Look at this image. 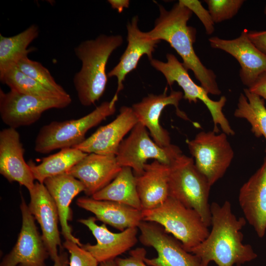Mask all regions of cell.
<instances>
[{
  "label": "cell",
  "mask_w": 266,
  "mask_h": 266,
  "mask_svg": "<svg viewBox=\"0 0 266 266\" xmlns=\"http://www.w3.org/2000/svg\"><path fill=\"white\" fill-rule=\"evenodd\" d=\"M187 7L194 13L202 23L206 33L210 35L214 31V24L208 10H206L198 0H180Z\"/></svg>",
  "instance_id": "d6a6232c"
},
{
  "label": "cell",
  "mask_w": 266,
  "mask_h": 266,
  "mask_svg": "<svg viewBox=\"0 0 266 266\" xmlns=\"http://www.w3.org/2000/svg\"><path fill=\"white\" fill-rule=\"evenodd\" d=\"M227 135L223 132L201 131L194 139L186 140L195 166L211 186L224 176L234 157Z\"/></svg>",
  "instance_id": "9c48e42d"
},
{
  "label": "cell",
  "mask_w": 266,
  "mask_h": 266,
  "mask_svg": "<svg viewBox=\"0 0 266 266\" xmlns=\"http://www.w3.org/2000/svg\"><path fill=\"white\" fill-rule=\"evenodd\" d=\"M182 98V92L171 91L168 95L166 88L163 94L158 95L150 94L132 106L138 122L149 130L153 140L160 146L166 147L171 144L169 133L160 122L161 113L166 106L173 105L178 117L185 120H189L186 113L178 107Z\"/></svg>",
  "instance_id": "5bb4252c"
},
{
  "label": "cell",
  "mask_w": 266,
  "mask_h": 266,
  "mask_svg": "<svg viewBox=\"0 0 266 266\" xmlns=\"http://www.w3.org/2000/svg\"><path fill=\"white\" fill-rule=\"evenodd\" d=\"M112 8L116 9L119 13H121L125 8L129 6L130 1L128 0H109Z\"/></svg>",
  "instance_id": "8d00e7d4"
},
{
  "label": "cell",
  "mask_w": 266,
  "mask_h": 266,
  "mask_svg": "<svg viewBox=\"0 0 266 266\" xmlns=\"http://www.w3.org/2000/svg\"><path fill=\"white\" fill-rule=\"evenodd\" d=\"M38 34V27L34 24L12 36H4L0 34V76L16 66L21 58L34 50L28 47Z\"/></svg>",
  "instance_id": "484cf974"
},
{
  "label": "cell",
  "mask_w": 266,
  "mask_h": 266,
  "mask_svg": "<svg viewBox=\"0 0 266 266\" xmlns=\"http://www.w3.org/2000/svg\"><path fill=\"white\" fill-rule=\"evenodd\" d=\"M123 41L120 35L101 34L95 39L82 41L74 49L82 66L75 74L73 82L82 105L95 104L103 94L107 82V63L111 54Z\"/></svg>",
  "instance_id": "3957f363"
},
{
  "label": "cell",
  "mask_w": 266,
  "mask_h": 266,
  "mask_svg": "<svg viewBox=\"0 0 266 266\" xmlns=\"http://www.w3.org/2000/svg\"><path fill=\"white\" fill-rule=\"evenodd\" d=\"M118 99L102 102L93 111L77 119L52 121L39 130L35 141L34 150L47 154L58 149L73 148L85 140L87 132L107 117L114 114Z\"/></svg>",
  "instance_id": "277c9868"
},
{
  "label": "cell",
  "mask_w": 266,
  "mask_h": 266,
  "mask_svg": "<svg viewBox=\"0 0 266 266\" xmlns=\"http://www.w3.org/2000/svg\"><path fill=\"white\" fill-rule=\"evenodd\" d=\"M22 223L17 242L0 266H46L48 252L35 224L34 218L21 196Z\"/></svg>",
  "instance_id": "7c38bea8"
},
{
  "label": "cell",
  "mask_w": 266,
  "mask_h": 266,
  "mask_svg": "<svg viewBox=\"0 0 266 266\" xmlns=\"http://www.w3.org/2000/svg\"><path fill=\"white\" fill-rule=\"evenodd\" d=\"M92 198L97 200L119 202L142 210L136 188L135 176L129 167H122L116 177Z\"/></svg>",
  "instance_id": "d4e9b609"
},
{
  "label": "cell",
  "mask_w": 266,
  "mask_h": 266,
  "mask_svg": "<svg viewBox=\"0 0 266 266\" xmlns=\"http://www.w3.org/2000/svg\"><path fill=\"white\" fill-rule=\"evenodd\" d=\"M146 255V250L144 248L138 247L131 250L128 257H117L115 262L117 266H148L144 261Z\"/></svg>",
  "instance_id": "836d02e7"
},
{
  "label": "cell",
  "mask_w": 266,
  "mask_h": 266,
  "mask_svg": "<svg viewBox=\"0 0 266 266\" xmlns=\"http://www.w3.org/2000/svg\"><path fill=\"white\" fill-rule=\"evenodd\" d=\"M211 186L192 158L182 154L170 165L168 196L196 211L208 227L211 218L209 203Z\"/></svg>",
  "instance_id": "5b68a950"
},
{
  "label": "cell",
  "mask_w": 266,
  "mask_h": 266,
  "mask_svg": "<svg viewBox=\"0 0 266 266\" xmlns=\"http://www.w3.org/2000/svg\"><path fill=\"white\" fill-rule=\"evenodd\" d=\"M71 102L70 95L42 98L25 95L12 90L6 93L0 89V118L9 128L16 129L34 123L47 110L62 109L68 106Z\"/></svg>",
  "instance_id": "30bf717a"
},
{
  "label": "cell",
  "mask_w": 266,
  "mask_h": 266,
  "mask_svg": "<svg viewBox=\"0 0 266 266\" xmlns=\"http://www.w3.org/2000/svg\"><path fill=\"white\" fill-rule=\"evenodd\" d=\"M99 266H117L115 260H110L99 264Z\"/></svg>",
  "instance_id": "f35d334b"
},
{
  "label": "cell",
  "mask_w": 266,
  "mask_h": 266,
  "mask_svg": "<svg viewBox=\"0 0 266 266\" xmlns=\"http://www.w3.org/2000/svg\"><path fill=\"white\" fill-rule=\"evenodd\" d=\"M68 265L69 261L67 260V254L65 253L60 254L59 259L54 262L53 266H68Z\"/></svg>",
  "instance_id": "74e56055"
},
{
  "label": "cell",
  "mask_w": 266,
  "mask_h": 266,
  "mask_svg": "<svg viewBox=\"0 0 266 266\" xmlns=\"http://www.w3.org/2000/svg\"><path fill=\"white\" fill-rule=\"evenodd\" d=\"M63 246L70 254L69 266H99L98 261L82 246L67 240L64 242Z\"/></svg>",
  "instance_id": "1f68e13d"
},
{
  "label": "cell",
  "mask_w": 266,
  "mask_h": 266,
  "mask_svg": "<svg viewBox=\"0 0 266 266\" xmlns=\"http://www.w3.org/2000/svg\"><path fill=\"white\" fill-rule=\"evenodd\" d=\"M243 0H205L214 23L233 18L244 2Z\"/></svg>",
  "instance_id": "4dcf8cb0"
},
{
  "label": "cell",
  "mask_w": 266,
  "mask_h": 266,
  "mask_svg": "<svg viewBox=\"0 0 266 266\" xmlns=\"http://www.w3.org/2000/svg\"><path fill=\"white\" fill-rule=\"evenodd\" d=\"M264 14L266 16V6L265 7V8H264Z\"/></svg>",
  "instance_id": "ab89813d"
},
{
  "label": "cell",
  "mask_w": 266,
  "mask_h": 266,
  "mask_svg": "<svg viewBox=\"0 0 266 266\" xmlns=\"http://www.w3.org/2000/svg\"><path fill=\"white\" fill-rule=\"evenodd\" d=\"M138 18L133 17L127 25L128 45L121 56L119 63L108 73L107 77H116L117 88L114 97L118 98V94L123 89V81L127 75L135 69L141 57L146 55L150 61L153 53L159 40L150 38L141 32L138 27Z\"/></svg>",
  "instance_id": "44dd1931"
},
{
  "label": "cell",
  "mask_w": 266,
  "mask_h": 266,
  "mask_svg": "<svg viewBox=\"0 0 266 266\" xmlns=\"http://www.w3.org/2000/svg\"><path fill=\"white\" fill-rule=\"evenodd\" d=\"M96 218L90 217L78 220L86 226L95 237L97 243L82 244L100 263L115 260L119 255L133 247L137 242V227L128 228L118 233L110 231L105 224L98 225Z\"/></svg>",
  "instance_id": "2e32d148"
},
{
  "label": "cell",
  "mask_w": 266,
  "mask_h": 266,
  "mask_svg": "<svg viewBox=\"0 0 266 266\" xmlns=\"http://www.w3.org/2000/svg\"><path fill=\"white\" fill-rule=\"evenodd\" d=\"M80 207L93 213L97 220L121 232L137 227L143 221L142 210L119 202L81 197L76 201Z\"/></svg>",
  "instance_id": "603a6c76"
},
{
  "label": "cell",
  "mask_w": 266,
  "mask_h": 266,
  "mask_svg": "<svg viewBox=\"0 0 266 266\" xmlns=\"http://www.w3.org/2000/svg\"><path fill=\"white\" fill-rule=\"evenodd\" d=\"M166 58V62L152 59L150 61L151 65L164 75L168 85L171 86L174 82L178 84L184 92L185 100L190 103H196L200 100L206 105L212 116L214 132L216 133L219 132L218 126L219 125L223 133L227 135H234L235 133L223 112L227 101L226 97L222 96L218 100H212L207 91L194 82L182 63L173 54L167 53Z\"/></svg>",
  "instance_id": "52a82bcc"
},
{
  "label": "cell",
  "mask_w": 266,
  "mask_h": 266,
  "mask_svg": "<svg viewBox=\"0 0 266 266\" xmlns=\"http://www.w3.org/2000/svg\"><path fill=\"white\" fill-rule=\"evenodd\" d=\"M248 89L266 100V72L261 74L255 82Z\"/></svg>",
  "instance_id": "d590c367"
},
{
  "label": "cell",
  "mask_w": 266,
  "mask_h": 266,
  "mask_svg": "<svg viewBox=\"0 0 266 266\" xmlns=\"http://www.w3.org/2000/svg\"><path fill=\"white\" fill-rule=\"evenodd\" d=\"M122 167L116 155L88 154L66 172L80 181L85 187V194L93 196L109 184Z\"/></svg>",
  "instance_id": "ffe728a7"
},
{
  "label": "cell",
  "mask_w": 266,
  "mask_h": 266,
  "mask_svg": "<svg viewBox=\"0 0 266 266\" xmlns=\"http://www.w3.org/2000/svg\"><path fill=\"white\" fill-rule=\"evenodd\" d=\"M29 192V210L40 225L43 241L49 256L54 262L60 258L58 247H62L57 206L43 183L35 182L33 188Z\"/></svg>",
  "instance_id": "9a60e30c"
},
{
  "label": "cell",
  "mask_w": 266,
  "mask_h": 266,
  "mask_svg": "<svg viewBox=\"0 0 266 266\" xmlns=\"http://www.w3.org/2000/svg\"><path fill=\"white\" fill-rule=\"evenodd\" d=\"M148 130L138 122L130 132L128 137L121 142L116 155L118 164L121 167H129L135 176L141 174L146 161L153 159L170 166L182 154L179 147L170 144L162 147L151 139Z\"/></svg>",
  "instance_id": "ba28073f"
},
{
  "label": "cell",
  "mask_w": 266,
  "mask_h": 266,
  "mask_svg": "<svg viewBox=\"0 0 266 266\" xmlns=\"http://www.w3.org/2000/svg\"><path fill=\"white\" fill-rule=\"evenodd\" d=\"M0 80L8 86L10 90L21 94L42 98L65 97L60 96L46 88L24 74L16 66L9 69L0 76Z\"/></svg>",
  "instance_id": "f1b7e54d"
},
{
  "label": "cell",
  "mask_w": 266,
  "mask_h": 266,
  "mask_svg": "<svg viewBox=\"0 0 266 266\" xmlns=\"http://www.w3.org/2000/svg\"><path fill=\"white\" fill-rule=\"evenodd\" d=\"M43 184L57 206L62 234L66 240L82 246V244L79 239L72 234L68 221L71 219V202L78 194L84 192L83 184L80 181L66 173L48 177L44 181Z\"/></svg>",
  "instance_id": "7402d4cb"
},
{
  "label": "cell",
  "mask_w": 266,
  "mask_h": 266,
  "mask_svg": "<svg viewBox=\"0 0 266 266\" xmlns=\"http://www.w3.org/2000/svg\"><path fill=\"white\" fill-rule=\"evenodd\" d=\"M248 33L247 30L244 29L236 38L225 39L212 36L208 41L212 48L223 50L237 61L240 66V80L249 88L266 72V55L252 42Z\"/></svg>",
  "instance_id": "4fadbf2b"
},
{
  "label": "cell",
  "mask_w": 266,
  "mask_h": 266,
  "mask_svg": "<svg viewBox=\"0 0 266 266\" xmlns=\"http://www.w3.org/2000/svg\"><path fill=\"white\" fill-rule=\"evenodd\" d=\"M238 202L246 221L260 238L266 233V155L261 167L241 187Z\"/></svg>",
  "instance_id": "ac0fdd59"
},
{
  "label": "cell",
  "mask_w": 266,
  "mask_h": 266,
  "mask_svg": "<svg viewBox=\"0 0 266 266\" xmlns=\"http://www.w3.org/2000/svg\"><path fill=\"white\" fill-rule=\"evenodd\" d=\"M138 122L132 107L123 106L114 120L100 127L83 142L73 148L87 154L116 155L125 136Z\"/></svg>",
  "instance_id": "e0dca14e"
},
{
  "label": "cell",
  "mask_w": 266,
  "mask_h": 266,
  "mask_svg": "<svg viewBox=\"0 0 266 266\" xmlns=\"http://www.w3.org/2000/svg\"><path fill=\"white\" fill-rule=\"evenodd\" d=\"M24 149L16 129L0 132V173L9 182H17L28 191L34 187V178L24 158Z\"/></svg>",
  "instance_id": "d6986e66"
},
{
  "label": "cell",
  "mask_w": 266,
  "mask_h": 266,
  "mask_svg": "<svg viewBox=\"0 0 266 266\" xmlns=\"http://www.w3.org/2000/svg\"><path fill=\"white\" fill-rule=\"evenodd\" d=\"M87 154L76 148H65L57 153L43 158L41 163L38 165L32 160H30L28 164L34 179L43 183L48 177L66 173Z\"/></svg>",
  "instance_id": "4316f807"
},
{
  "label": "cell",
  "mask_w": 266,
  "mask_h": 266,
  "mask_svg": "<svg viewBox=\"0 0 266 266\" xmlns=\"http://www.w3.org/2000/svg\"><path fill=\"white\" fill-rule=\"evenodd\" d=\"M169 172L170 166L154 160L146 163L143 172L135 176L142 210L155 208L168 198Z\"/></svg>",
  "instance_id": "cb8c5ba5"
},
{
  "label": "cell",
  "mask_w": 266,
  "mask_h": 266,
  "mask_svg": "<svg viewBox=\"0 0 266 266\" xmlns=\"http://www.w3.org/2000/svg\"><path fill=\"white\" fill-rule=\"evenodd\" d=\"M212 229L207 237L190 251L200 260L202 266L211 262L217 266H241L256 259L252 246L242 242L241 230L246 224L244 217L233 213L230 202L210 204Z\"/></svg>",
  "instance_id": "6da1fadb"
},
{
  "label": "cell",
  "mask_w": 266,
  "mask_h": 266,
  "mask_svg": "<svg viewBox=\"0 0 266 266\" xmlns=\"http://www.w3.org/2000/svg\"><path fill=\"white\" fill-rule=\"evenodd\" d=\"M142 214L143 221L161 225L189 252L202 242L210 232L196 211L169 196L156 207L142 210Z\"/></svg>",
  "instance_id": "8992f818"
},
{
  "label": "cell",
  "mask_w": 266,
  "mask_h": 266,
  "mask_svg": "<svg viewBox=\"0 0 266 266\" xmlns=\"http://www.w3.org/2000/svg\"><path fill=\"white\" fill-rule=\"evenodd\" d=\"M16 66L24 74L48 90L61 96L69 95L56 82L49 71L45 66L38 62L31 60L28 56L21 58Z\"/></svg>",
  "instance_id": "f546056e"
},
{
  "label": "cell",
  "mask_w": 266,
  "mask_h": 266,
  "mask_svg": "<svg viewBox=\"0 0 266 266\" xmlns=\"http://www.w3.org/2000/svg\"><path fill=\"white\" fill-rule=\"evenodd\" d=\"M238 98L234 112L236 118L246 119L251 126V132L257 137L266 140V107L264 100L248 89H244Z\"/></svg>",
  "instance_id": "83f0119b"
},
{
  "label": "cell",
  "mask_w": 266,
  "mask_h": 266,
  "mask_svg": "<svg viewBox=\"0 0 266 266\" xmlns=\"http://www.w3.org/2000/svg\"><path fill=\"white\" fill-rule=\"evenodd\" d=\"M158 6L160 14L155 21L154 27L150 31L144 32L145 35L153 39L168 42L182 58L184 67L193 71L200 86L208 94L220 95L221 91L216 74L201 63L194 49L197 31L187 25L193 12L180 0L169 10L162 5Z\"/></svg>",
  "instance_id": "7a4b0ae2"
},
{
  "label": "cell",
  "mask_w": 266,
  "mask_h": 266,
  "mask_svg": "<svg viewBox=\"0 0 266 266\" xmlns=\"http://www.w3.org/2000/svg\"><path fill=\"white\" fill-rule=\"evenodd\" d=\"M138 228L139 241L157 253L155 258L145 259L148 266H202L197 256L186 250L180 241L158 224L142 221Z\"/></svg>",
  "instance_id": "8fae6325"
},
{
  "label": "cell",
  "mask_w": 266,
  "mask_h": 266,
  "mask_svg": "<svg viewBox=\"0 0 266 266\" xmlns=\"http://www.w3.org/2000/svg\"><path fill=\"white\" fill-rule=\"evenodd\" d=\"M248 35L252 42L266 55V30L248 31Z\"/></svg>",
  "instance_id": "e575fe53"
}]
</instances>
